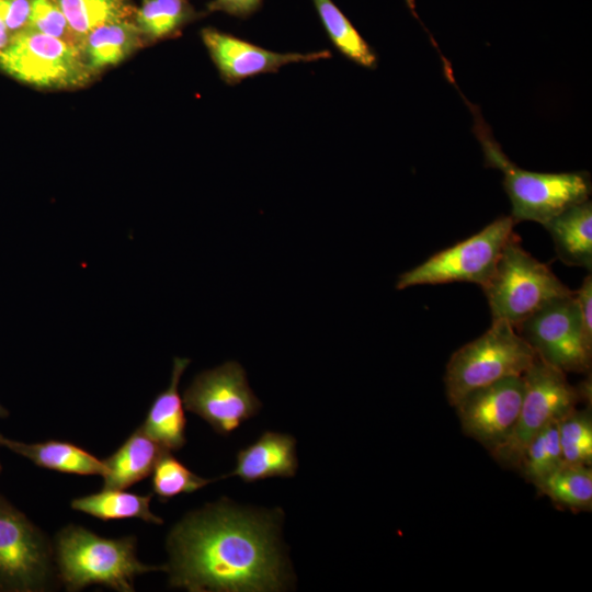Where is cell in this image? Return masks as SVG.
I'll list each match as a JSON object with an SVG mask.
<instances>
[{
    "label": "cell",
    "mask_w": 592,
    "mask_h": 592,
    "mask_svg": "<svg viewBox=\"0 0 592 592\" xmlns=\"http://www.w3.org/2000/svg\"><path fill=\"white\" fill-rule=\"evenodd\" d=\"M0 69L45 89L81 87L92 76L80 47L29 27L11 35L0 53Z\"/></svg>",
    "instance_id": "obj_9"
},
{
    "label": "cell",
    "mask_w": 592,
    "mask_h": 592,
    "mask_svg": "<svg viewBox=\"0 0 592 592\" xmlns=\"http://www.w3.org/2000/svg\"><path fill=\"white\" fill-rule=\"evenodd\" d=\"M31 0H0V20L10 34L27 26Z\"/></svg>",
    "instance_id": "obj_29"
},
{
    "label": "cell",
    "mask_w": 592,
    "mask_h": 592,
    "mask_svg": "<svg viewBox=\"0 0 592 592\" xmlns=\"http://www.w3.org/2000/svg\"><path fill=\"white\" fill-rule=\"evenodd\" d=\"M297 468L295 437L266 431L254 443L238 452L236 468L223 475V478L236 476L246 482H254L272 477H294Z\"/></svg>",
    "instance_id": "obj_14"
},
{
    "label": "cell",
    "mask_w": 592,
    "mask_h": 592,
    "mask_svg": "<svg viewBox=\"0 0 592 592\" xmlns=\"http://www.w3.org/2000/svg\"><path fill=\"white\" fill-rule=\"evenodd\" d=\"M320 21L332 44L355 64L375 68L377 56L351 21L332 0H312Z\"/></svg>",
    "instance_id": "obj_21"
},
{
    "label": "cell",
    "mask_w": 592,
    "mask_h": 592,
    "mask_svg": "<svg viewBox=\"0 0 592 592\" xmlns=\"http://www.w3.org/2000/svg\"><path fill=\"white\" fill-rule=\"evenodd\" d=\"M535 487L562 506L577 510L592 506L591 466L562 464Z\"/></svg>",
    "instance_id": "obj_22"
},
{
    "label": "cell",
    "mask_w": 592,
    "mask_h": 592,
    "mask_svg": "<svg viewBox=\"0 0 592 592\" xmlns=\"http://www.w3.org/2000/svg\"><path fill=\"white\" fill-rule=\"evenodd\" d=\"M563 464H592V417L590 409L574 408L558 421Z\"/></svg>",
    "instance_id": "obj_27"
},
{
    "label": "cell",
    "mask_w": 592,
    "mask_h": 592,
    "mask_svg": "<svg viewBox=\"0 0 592 592\" xmlns=\"http://www.w3.org/2000/svg\"><path fill=\"white\" fill-rule=\"evenodd\" d=\"M583 328L592 340V276L587 275L578 291L573 292Z\"/></svg>",
    "instance_id": "obj_30"
},
{
    "label": "cell",
    "mask_w": 592,
    "mask_h": 592,
    "mask_svg": "<svg viewBox=\"0 0 592 592\" xmlns=\"http://www.w3.org/2000/svg\"><path fill=\"white\" fill-rule=\"evenodd\" d=\"M151 474L152 492L161 501L182 493L195 492L214 481L224 479L223 476L208 479L196 475L168 449L163 451Z\"/></svg>",
    "instance_id": "obj_25"
},
{
    "label": "cell",
    "mask_w": 592,
    "mask_h": 592,
    "mask_svg": "<svg viewBox=\"0 0 592 592\" xmlns=\"http://www.w3.org/2000/svg\"><path fill=\"white\" fill-rule=\"evenodd\" d=\"M70 27L82 41L95 27L129 19L134 10L128 0H57Z\"/></svg>",
    "instance_id": "obj_24"
},
{
    "label": "cell",
    "mask_w": 592,
    "mask_h": 592,
    "mask_svg": "<svg viewBox=\"0 0 592 592\" xmlns=\"http://www.w3.org/2000/svg\"><path fill=\"white\" fill-rule=\"evenodd\" d=\"M262 0H213L208 4L212 12H224L237 18H247L261 7Z\"/></svg>",
    "instance_id": "obj_31"
},
{
    "label": "cell",
    "mask_w": 592,
    "mask_h": 592,
    "mask_svg": "<svg viewBox=\"0 0 592 592\" xmlns=\"http://www.w3.org/2000/svg\"><path fill=\"white\" fill-rule=\"evenodd\" d=\"M522 377L524 392L517 419L506 439L490 452L498 464L512 469H519L527 445L543 429L587 399L581 387L570 385L565 372L538 357Z\"/></svg>",
    "instance_id": "obj_6"
},
{
    "label": "cell",
    "mask_w": 592,
    "mask_h": 592,
    "mask_svg": "<svg viewBox=\"0 0 592 592\" xmlns=\"http://www.w3.org/2000/svg\"><path fill=\"white\" fill-rule=\"evenodd\" d=\"M514 225L511 216L496 218L469 238L434 253L400 274L396 288L454 282L475 283L482 287L492 275Z\"/></svg>",
    "instance_id": "obj_8"
},
{
    "label": "cell",
    "mask_w": 592,
    "mask_h": 592,
    "mask_svg": "<svg viewBox=\"0 0 592 592\" xmlns=\"http://www.w3.org/2000/svg\"><path fill=\"white\" fill-rule=\"evenodd\" d=\"M152 493L137 494L125 489H105L75 498L70 502L78 511L102 521L138 519L146 523L161 525L163 519L150 510Z\"/></svg>",
    "instance_id": "obj_20"
},
{
    "label": "cell",
    "mask_w": 592,
    "mask_h": 592,
    "mask_svg": "<svg viewBox=\"0 0 592 592\" xmlns=\"http://www.w3.org/2000/svg\"><path fill=\"white\" fill-rule=\"evenodd\" d=\"M57 576L67 591L100 584L116 592H134L136 577L164 571V565L144 563L137 537L107 538L78 524L61 527L53 539Z\"/></svg>",
    "instance_id": "obj_2"
},
{
    "label": "cell",
    "mask_w": 592,
    "mask_h": 592,
    "mask_svg": "<svg viewBox=\"0 0 592 592\" xmlns=\"http://www.w3.org/2000/svg\"><path fill=\"white\" fill-rule=\"evenodd\" d=\"M184 408L228 435L255 415L261 407L249 386L244 368L228 361L197 374L183 391Z\"/></svg>",
    "instance_id": "obj_11"
},
{
    "label": "cell",
    "mask_w": 592,
    "mask_h": 592,
    "mask_svg": "<svg viewBox=\"0 0 592 592\" xmlns=\"http://www.w3.org/2000/svg\"><path fill=\"white\" fill-rule=\"evenodd\" d=\"M278 512L235 506L221 499L185 514L169 532L164 572L190 592H264L286 587Z\"/></svg>",
    "instance_id": "obj_1"
},
{
    "label": "cell",
    "mask_w": 592,
    "mask_h": 592,
    "mask_svg": "<svg viewBox=\"0 0 592 592\" xmlns=\"http://www.w3.org/2000/svg\"><path fill=\"white\" fill-rule=\"evenodd\" d=\"M563 464L558 421L543 429L527 445L519 470L536 486Z\"/></svg>",
    "instance_id": "obj_26"
},
{
    "label": "cell",
    "mask_w": 592,
    "mask_h": 592,
    "mask_svg": "<svg viewBox=\"0 0 592 592\" xmlns=\"http://www.w3.org/2000/svg\"><path fill=\"white\" fill-rule=\"evenodd\" d=\"M201 37L220 78L227 84H238L248 78L276 72L291 64L331 57L328 50L278 53L212 27L203 29Z\"/></svg>",
    "instance_id": "obj_13"
},
{
    "label": "cell",
    "mask_w": 592,
    "mask_h": 592,
    "mask_svg": "<svg viewBox=\"0 0 592 592\" xmlns=\"http://www.w3.org/2000/svg\"><path fill=\"white\" fill-rule=\"evenodd\" d=\"M481 288L492 321H505L514 328L551 300L572 293L547 264L522 247L514 232L503 247L492 275Z\"/></svg>",
    "instance_id": "obj_4"
},
{
    "label": "cell",
    "mask_w": 592,
    "mask_h": 592,
    "mask_svg": "<svg viewBox=\"0 0 592 592\" xmlns=\"http://www.w3.org/2000/svg\"><path fill=\"white\" fill-rule=\"evenodd\" d=\"M524 392L522 376L508 377L466 394L454 407L463 432L489 452L510 434Z\"/></svg>",
    "instance_id": "obj_12"
},
{
    "label": "cell",
    "mask_w": 592,
    "mask_h": 592,
    "mask_svg": "<svg viewBox=\"0 0 592 592\" xmlns=\"http://www.w3.org/2000/svg\"><path fill=\"white\" fill-rule=\"evenodd\" d=\"M190 363L187 357L173 358L168 387L153 399L139 425L148 436L171 452L181 449L186 443V418L179 385Z\"/></svg>",
    "instance_id": "obj_15"
},
{
    "label": "cell",
    "mask_w": 592,
    "mask_h": 592,
    "mask_svg": "<svg viewBox=\"0 0 592 592\" xmlns=\"http://www.w3.org/2000/svg\"><path fill=\"white\" fill-rule=\"evenodd\" d=\"M1 471H2V464H1V460H0V474H1Z\"/></svg>",
    "instance_id": "obj_34"
},
{
    "label": "cell",
    "mask_w": 592,
    "mask_h": 592,
    "mask_svg": "<svg viewBox=\"0 0 592 592\" xmlns=\"http://www.w3.org/2000/svg\"><path fill=\"white\" fill-rule=\"evenodd\" d=\"M135 13V23L149 42L173 36L194 14L186 0H144Z\"/></svg>",
    "instance_id": "obj_23"
},
{
    "label": "cell",
    "mask_w": 592,
    "mask_h": 592,
    "mask_svg": "<svg viewBox=\"0 0 592 592\" xmlns=\"http://www.w3.org/2000/svg\"><path fill=\"white\" fill-rule=\"evenodd\" d=\"M536 357L512 325L492 321L486 332L449 357L444 375L446 398L455 406L474 389L503 378L523 376Z\"/></svg>",
    "instance_id": "obj_5"
},
{
    "label": "cell",
    "mask_w": 592,
    "mask_h": 592,
    "mask_svg": "<svg viewBox=\"0 0 592 592\" xmlns=\"http://www.w3.org/2000/svg\"><path fill=\"white\" fill-rule=\"evenodd\" d=\"M58 587L53 539L0 494V592H47Z\"/></svg>",
    "instance_id": "obj_7"
},
{
    "label": "cell",
    "mask_w": 592,
    "mask_h": 592,
    "mask_svg": "<svg viewBox=\"0 0 592 592\" xmlns=\"http://www.w3.org/2000/svg\"><path fill=\"white\" fill-rule=\"evenodd\" d=\"M144 37L129 19L105 23L83 39L82 53L91 73L115 66L143 45Z\"/></svg>",
    "instance_id": "obj_19"
},
{
    "label": "cell",
    "mask_w": 592,
    "mask_h": 592,
    "mask_svg": "<svg viewBox=\"0 0 592 592\" xmlns=\"http://www.w3.org/2000/svg\"><path fill=\"white\" fill-rule=\"evenodd\" d=\"M561 262L592 270V203L574 204L543 225Z\"/></svg>",
    "instance_id": "obj_17"
},
{
    "label": "cell",
    "mask_w": 592,
    "mask_h": 592,
    "mask_svg": "<svg viewBox=\"0 0 592 592\" xmlns=\"http://www.w3.org/2000/svg\"><path fill=\"white\" fill-rule=\"evenodd\" d=\"M11 34L0 20V53L8 46Z\"/></svg>",
    "instance_id": "obj_32"
},
{
    "label": "cell",
    "mask_w": 592,
    "mask_h": 592,
    "mask_svg": "<svg viewBox=\"0 0 592 592\" xmlns=\"http://www.w3.org/2000/svg\"><path fill=\"white\" fill-rule=\"evenodd\" d=\"M166 451L138 426L107 458L103 459L105 489H127L151 475Z\"/></svg>",
    "instance_id": "obj_18"
},
{
    "label": "cell",
    "mask_w": 592,
    "mask_h": 592,
    "mask_svg": "<svg viewBox=\"0 0 592 592\" xmlns=\"http://www.w3.org/2000/svg\"><path fill=\"white\" fill-rule=\"evenodd\" d=\"M10 414L9 410L7 408H4L1 403H0V419H4V418H8Z\"/></svg>",
    "instance_id": "obj_33"
},
{
    "label": "cell",
    "mask_w": 592,
    "mask_h": 592,
    "mask_svg": "<svg viewBox=\"0 0 592 592\" xmlns=\"http://www.w3.org/2000/svg\"><path fill=\"white\" fill-rule=\"evenodd\" d=\"M515 329L545 363L565 373L591 368L592 340L583 328L573 292L551 300Z\"/></svg>",
    "instance_id": "obj_10"
},
{
    "label": "cell",
    "mask_w": 592,
    "mask_h": 592,
    "mask_svg": "<svg viewBox=\"0 0 592 592\" xmlns=\"http://www.w3.org/2000/svg\"><path fill=\"white\" fill-rule=\"evenodd\" d=\"M0 446L37 467L64 474L103 477L106 470L103 459L70 442L48 440L26 443L0 434Z\"/></svg>",
    "instance_id": "obj_16"
},
{
    "label": "cell",
    "mask_w": 592,
    "mask_h": 592,
    "mask_svg": "<svg viewBox=\"0 0 592 592\" xmlns=\"http://www.w3.org/2000/svg\"><path fill=\"white\" fill-rule=\"evenodd\" d=\"M29 29L62 39L82 49L57 0H31Z\"/></svg>",
    "instance_id": "obj_28"
},
{
    "label": "cell",
    "mask_w": 592,
    "mask_h": 592,
    "mask_svg": "<svg viewBox=\"0 0 592 592\" xmlns=\"http://www.w3.org/2000/svg\"><path fill=\"white\" fill-rule=\"evenodd\" d=\"M466 103L474 114V132L481 145L485 164L503 173V186L511 201V217L515 224L531 220L544 225L563 209L589 200V173H543L521 169L493 139L479 109Z\"/></svg>",
    "instance_id": "obj_3"
}]
</instances>
